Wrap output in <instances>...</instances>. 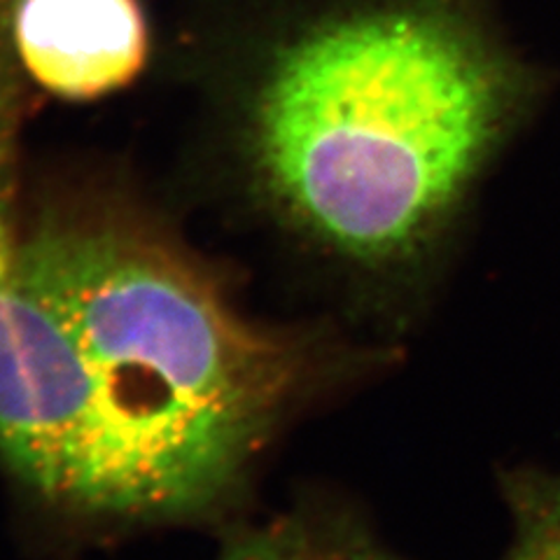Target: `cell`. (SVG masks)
I'll return each instance as SVG.
<instances>
[{
  "instance_id": "6da1fadb",
  "label": "cell",
  "mask_w": 560,
  "mask_h": 560,
  "mask_svg": "<svg viewBox=\"0 0 560 560\" xmlns=\"http://www.w3.org/2000/svg\"><path fill=\"white\" fill-rule=\"evenodd\" d=\"M549 92L495 0H311L261 51L245 164L296 232L390 269L446 230Z\"/></svg>"
},
{
  "instance_id": "7a4b0ae2",
  "label": "cell",
  "mask_w": 560,
  "mask_h": 560,
  "mask_svg": "<svg viewBox=\"0 0 560 560\" xmlns=\"http://www.w3.org/2000/svg\"><path fill=\"white\" fill-rule=\"evenodd\" d=\"M0 269L55 313L70 378L171 521L230 495L308 383L304 341L245 318L203 261L129 208L47 206L16 222Z\"/></svg>"
},
{
  "instance_id": "3957f363",
  "label": "cell",
  "mask_w": 560,
  "mask_h": 560,
  "mask_svg": "<svg viewBox=\"0 0 560 560\" xmlns=\"http://www.w3.org/2000/svg\"><path fill=\"white\" fill-rule=\"evenodd\" d=\"M12 38L26 73L68 101L125 90L150 51L138 0H16Z\"/></svg>"
},
{
  "instance_id": "277c9868",
  "label": "cell",
  "mask_w": 560,
  "mask_h": 560,
  "mask_svg": "<svg viewBox=\"0 0 560 560\" xmlns=\"http://www.w3.org/2000/svg\"><path fill=\"white\" fill-rule=\"evenodd\" d=\"M218 560H390L335 523L283 518L226 545Z\"/></svg>"
},
{
  "instance_id": "5b68a950",
  "label": "cell",
  "mask_w": 560,
  "mask_h": 560,
  "mask_svg": "<svg viewBox=\"0 0 560 560\" xmlns=\"http://www.w3.org/2000/svg\"><path fill=\"white\" fill-rule=\"evenodd\" d=\"M518 537L539 560H560V479L521 483L516 488Z\"/></svg>"
},
{
  "instance_id": "8992f818",
  "label": "cell",
  "mask_w": 560,
  "mask_h": 560,
  "mask_svg": "<svg viewBox=\"0 0 560 560\" xmlns=\"http://www.w3.org/2000/svg\"><path fill=\"white\" fill-rule=\"evenodd\" d=\"M504 560H539V556H537V551L528 545V541L518 537L514 551H512L510 556H506Z\"/></svg>"
}]
</instances>
